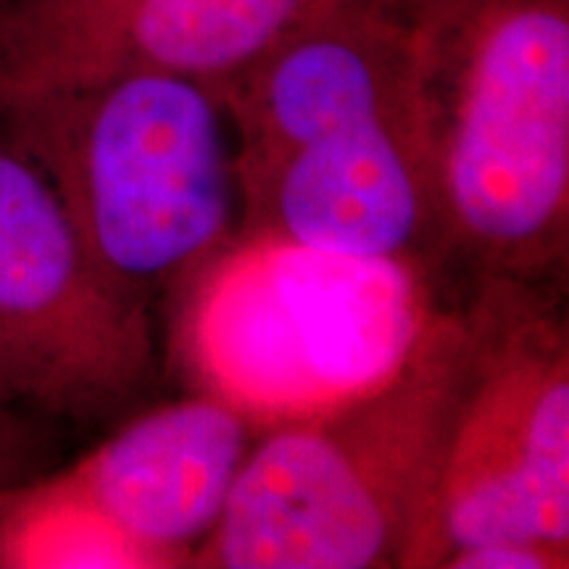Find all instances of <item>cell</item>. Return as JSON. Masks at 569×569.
<instances>
[{
	"label": "cell",
	"instance_id": "obj_4",
	"mask_svg": "<svg viewBox=\"0 0 569 569\" xmlns=\"http://www.w3.org/2000/svg\"><path fill=\"white\" fill-rule=\"evenodd\" d=\"M213 256L193 303V361L248 419L288 422L361 393L407 356L430 311L417 277L248 234Z\"/></svg>",
	"mask_w": 569,
	"mask_h": 569
},
{
	"label": "cell",
	"instance_id": "obj_5",
	"mask_svg": "<svg viewBox=\"0 0 569 569\" xmlns=\"http://www.w3.org/2000/svg\"><path fill=\"white\" fill-rule=\"evenodd\" d=\"M553 290L475 282L467 380L415 567L482 543L569 561V336Z\"/></svg>",
	"mask_w": 569,
	"mask_h": 569
},
{
	"label": "cell",
	"instance_id": "obj_1",
	"mask_svg": "<svg viewBox=\"0 0 569 569\" xmlns=\"http://www.w3.org/2000/svg\"><path fill=\"white\" fill-rule=\"evenodd\" d=\"M409 53L438 264L565 282L569 0H386Z\"/></svg>",
	"mask_w": 569,
	"mask_h": 569
},
{
	"label": "cell",
	"instance_id": "obj_12",
	"mask_svg": "<svg viewBox=\"0 0 569 569\" xmlns=\"http://www.w3.org/2000/svg\"><path fill=\"white\" fill-rule=\"evenodd\" d=\"M13 480H21L17 469H11V467H6V465H0V486H9V482H13Z\"/></svg>",
	"mask_w": 569,
	"mask_h": 569
},
{
	"label": "cell",
	"instance_id": "obj_7",
	"mask_svg": "<svg viewBox=\"0 0 569 569\" xmlns=\"http://www.w3.org/2000/svg\"><path fill=\"white\" fill-rule=\"evenodd\" d=\"M336 0H0V109L119 74L222 90Z\"/></svg>",
	"mask_w": 569,
	"mask_h": 569
},
{
	"label": "cell",
	"instance_id": "obj_6",
	"mask_svg": "<svg viewBox=\"0 0 569 569\" xmlns=\"http://www.w3.org/2000/svg\"><path fill=\"white\" fill-rule=\"evenodd\" d=\"M153 375L148 306L98 269L53 182L0 127V401L96 422Z\"/></svg>",
	"mask_w": 569,
	"mask_h": 569
},
{
	"label": "cell",
	"instance_id": "obj_8",
	"mask_svg": "<svg viewBox=\"0 0 569 569\" xmlns=\"http://www.w3.org/2000/svg\"><path fill=\"white\" fill-rule=\"evenodd\" d=\"M248 234L348 261L422 272L438 232L415 117L319 134L240 174Z\"/></svg>",
	"mask_w": 569,
	"mask_h": 569
},
{
	"label": "cell",
	"instance_id": "obj_10",
	"mask_svg": "<svg viewBox=\"0 0 569 569\" xmlns=\"http://www.w3.org/2000/svg\"><path fill=\"white\" fill-rule=\"evenodd\" d=\"M567 559L525 543H482L453 553L446 569H565Z\"/></svg>",
	"mask_w": 569,
	"mask_h": 569
},
{
	"label": "cell",
	"instance_id": "obj_3",
	"mask_svg": "<svg viewBox=\"0 0 569 569\" xmlns=\"http://www.w3.org/2000/svg\"><path fill=\"white\" fill-rule=\"evenodd\" d=\"M98 269L140 303L201 272L243 222L238 142L219 92L119 74L0 109Z\"/></svg>",
	"mask_w": 569,
	"mask_h": 569
},
{
	"label": "cell",
	"instance_id": "obj_9",
	"mask_svg": "<svg viewBox=\"0 0 569 569\" xmlns=\"http://www.w3.org/2000/svg\"><path fill=\"white\" fill-rule=\"evenodd\" d=\"M251 446V419L203 393L134 415L63 475L148 567H177L222 517Z\"/></svg>",
	"mask_w": 569,
	"mask_h": 569
},
{
	"label": "cell",
	"instance_id": "obj_11",
	"mask_svg": "<svg viewBox=\"0 0 569 569\" xmlns=\"http://www.w3.org/2000/svg\"><path fill=\"white\" fill-rule=\"evenodd\" d=\"M24 453V415L0 401V465L17 469Z\"/></svg>",
	"mask_w": 569,
	"mask_h": 569
},
{
	"label": "cell",
	"instance_id": "obj_2",
	"mask_svg": "<svg viewBox=\"0 0 569 569\" xmlns=\"http://www.w3.org/2000/svg\"><path fill=\"white\" fill-rule=\"evenodd\" d=\"M467 369L465 311H430L393 372L251 446L190 565L415 567Z\"/></svg>",
	"mask_w": 569,
	"mask_h": 569
}]
</instances>
